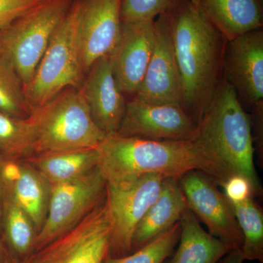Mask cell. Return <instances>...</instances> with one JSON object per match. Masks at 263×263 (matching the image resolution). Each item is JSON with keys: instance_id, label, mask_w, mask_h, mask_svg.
I'll list each match as a JSON object with an SVG mask.
<instances>
[{"instance_id": "17", "label": "cell", "mask_w": 263, "mask_h": 263, "mask_svg": "<svg viewBox=\"0 0 263 263\" xmlns=\"http://www.w3.org/2000/svg\"><path fill=\"white\" fill-rule=\"evenodd\" d=\"M6 192L32 219L37 233L42 228L51 194V184L27 161L6 160Z\"/></svg>"}, {"instance_id": "5", "label": "cell", "mask_w": 263, "mask_h": 263, "mask_svg": "<svg viewBox=\"0 0 263 263\" xmlns=\"http://www.w3.org/2000/svg\"><path fill=\"white\" fill-rule=\"evenodd\" d=\"M83 0H73L53 34L32 79L24 86L31 108H41L67 88H80L84 78L79 37Z\"/></svg>"}, {"instance_id": "14", "label": "cell", "mask_w": 263, "mask_h": 263, "mask_svg": "<svg viewBox=\"0 0 263 263\" xmlns=\"http://www.w3.org/2000/svg\"><path fill=\"white\" fill-rule=\"evenodd\" d=\"M153 52L136 98L150 103L181 105V85L172 32L165 13L155 20ZM134 98V97H133Z\"/></svg>"}, {"instance_id": "19", "label": "cell", "mask_w": 263, "mask_h": 263, "mask_svg": "<svg viewBox=\"0 0 263 263\" xmlns=\"http://www.w3.org/2000/svg\"><path fill=\"white\" fill-rule=\"evenodd\" d=\"M200 8L227 41L262 29L263 0H201Z\"/></svg>"}, {"instance_id": "22", "label": "cell", "mask_w": 263, "mask_h": 263, "mask_svg": "<svg viewBox=\"0 0 263 263\" xmlns=\"http://www.w3.org/2000/svg\"><path fill=\"white\" fill-rule=\"evenodd\" d=\"M2 231L10 252L22 260L34 252L37 231L32 219L7 193L3 206Z\"/></svg>"}, {"instance_id": "26", "label": "cell", "mask_w": 263, "mask_h": 263, "mask_svg": "<svg viewBox=\"0 0 263 263\" xmlns=\"http://www.w3.org/2000/svg\"><path fill=\"white\" fill-rule=\"evenodd\" d=\"M0 111L13 117L27 118L32 114L24 85L16 72L0 60Z\"/></svg>"}, {"instance_id": "20", "label": "cell", "mask_w": 263, "mask_h": 263, "mask_svg": "<svg viewBox=\"0 0 263 263\" xmlns=\"http://www.w3.org/2000/svg\"><path fill=\"white\" fill-rule=\"evenodd\" d=\"M179 245L167 263H219L231 252L221 240L207 233L190 209L179 221Z\"/></svg>"}, {"instance_id": "16", "label": "cell", "mask_w": 263, "mask_h": 263, "mask_svg": "<svg viewBox=\"0 0 263 263\" xmlns=\"http://www.w3.org/2000/svg\"><path fill=\"white\" fill-rule=\"evenodd\" d=\"M86 73L79 89L93 120L105 136L117 134L127 101L114 77L109 56L95 62Z\"/></svg>"}, {"instance_id": "24", "label": "cell", "mask_w": 263, "mask_h": 263, "mask_svg": "<svg viewBox=\"0 0 263 263\" xmlns=\"http://www.w3.org/2000/svg\"><path fill=\"white\" fill-rule=\"evenodd\" d=\"M34 130L30 116L13 117L0 111V153L6 160H22L34 154Z\"/></svg>"}, {"instance_id": "12", "label": "cell", "mask_w": 263, "mask_h": 263, "mask_svg": "<svg viewBox=\"0 0 263 263\" xmlns=\"http://www.w3.org/2000/svg\"><path fill=\"white\" fill-rule=\"evenodd\" d=\"M155 21L122 23L120 37L108 55L114 77L124 95L136 96L155 44Z\"/></svg>"}, {"instance_id": "13", "label": "cell", "mask_w": 263, "mask_h": 263, "mask_svg": "<svg viewBox=\"0 0 263 263\" xmlns=\"http://www.w3.org/2000/svg\"><path fill=\"white\" fill-rule=\"evenodd\" d=\"M223 74L250 108L263 105L262 29L228 41Z\"/></svg>"}, {"instance_id": "31", "label": "cell", "mask_w": 263, "mask_h": 263, "mask_svg": "<svg viewBox=\"0 0 263 263\" xmlns=\"http://www.w3.org/2000/svg\"><path fill=\"white\" fill-rule=\"evenodd\" d=\"M243 257L241 255L240 249L233 250L227 254L223 258L221 263H243Z\"/></svg>"}, {"instance_id": "34", "label": "cell", "mask_w": 263, "mask_h": 263, "mask_svg": "<svg viewBox=\"0 0 263 263\" xmlns=\"http://www.w3.org/2000/svg\"><path fill=\"white\" fill-rule=\"evenodd\" d=\"M190 1H191V3H193L194 5L197 7V8H200V4L201 0H190Z\"/></svg>"}, {"instance_id": "30", "label": "cell", "mask_w": 263, "mask_h": 263, "mask_svg": "<svg viewBox=\"0 0 263 263\" xmlns=\"http://www.w3.org/2000/svg\"><path fill=\"white\" fill-rule=\"evenodd\" d=\"M5 163L6 159L0 153V233H2V219L3 206L6 196V181H5Z\"/></svg>"}, {"instance_id": "11", "label": "cell", "mask_w": 263, "mask_h": 263, "mask_svg": "<svg viewBox=\"0 0 263 263\" xmlns=\"http://www.w3.org/2000/svg\"><path fill=\"white\" fill-rule=\"evenodd\" d=\"M197 123L179 104L150 103L133 98L117 135L154 141H194Z\"/></svg>"}, {"instance_id": "32", "label": "cell", "mask_w": 263, "mask_h": 263, "mask_svg": "<svg viewBox=\"0 0 263 263\" xmlns=\"http://www.w3.org/2000/svg\"><path fill=\"white\" fill-rule=\"evenodd\" d=\"M8 261V252L3 242L0 240V263H7Z\"/></svg>"}, {"instance_id": "23", "label": "cell", "mask_w": 263, "mask_h": 263, "mask_svg": "<svg viewBox=\"0 0 263 263\" xmlns=\"http://www.w3.org/2000/svg\"><path fill=\"white\" fill-rule=\"evenodd\" d=\"M243 235L240 249L243 260L263 262V212L253 197L231 203Z\"/></svg>"}, {"instance_id": "29", "label": "cell", "mask_w": 263, "mask_h": 263, "mask_svg": "<svg viewBox=\"0 0 263 263\" xmlns=\"http://www.w3.org/2000/svg\"><path fill=\"white\" fill-rule=\"evenodd\" d=\"M224 195L231 203L240 202L254 197L253 190L248 180L242 176H233L221 185Z\"/></svg>"}, {"instance_id": "4", "label": "cell", "mask_w": 263, "mask_h": 263, "mask_svg": "<svg viewBox=\"0 0 263 263\" xmlns=\"http://www.w3.org/2000/svg\"><path fill=\"white\" fill-rule=\"evenodd\" d=\"M34 154L97 148L105 139L79 88H67L30 115Z\"/></svg>"}, {"instance_id": "10", "label": "cell", "mask_w": 263, "mask_h": 263, "mask_svg": "<svg viewBox=\"0 0 263 263\" xmlns=\"http://www.w3.org/2000/svg\"><path fill=\"white\" fill-rule=\"evenodd\" d=\"M188 209L201 221L213 236L230 249H241L243 235L233 207L215 181L202 171H189L179 179Z\"/></svg>"}, {"instance_id": "8", "label": "cell", "mask_w": 263, "mask_h": 263, "mask_svg": "<svg viewBox=\"0 0 263 263\" xmlns=\"http://www.w3.org/2000/svg\"><path fill=\"white\" fill-rule=\"evenodd\" d=\"M107 182L98 167L76 179L51 185L46 219L34 252L74 228L106 194Z\"/></svg>"}, {"instance_id": "3", "label": "cell", "mask_w": 263, "mask_h": 263, "mask_svg": "<svg viewBox=\"0 0 263 263\" xmlns=\"http://www.w3.org/2000/svg\"><path fill=\"white\" fill-rule=\"evenodd\" d=\"M97 167L107 183L147 174L179 179L189 171H202L213 179V171L195 141H154L112 135L96 148Z\"/></svg>"}, {"instance_id": "9", "label": "cell", "mask_w": 263, "mask_h": 263, "mask_svg": "<svg viewBox=\"0 0 263 263\" xmlns=\"http://www.w3.org/2000/svg\"><path fill=\"white\" fill-rule=\"evenodd\" d=\"M164 179L160 175L147 174L107 183L112 228L109 256L121 257L131 253L137 226L160 195Z\"/></svg>"}, {"instance_id": "27", "label": "cell", "mask_w": 263, "mask_h": 263, "mask_svg": "<svg viewBox=\"0 0 263 263\" xmlns=\"http://www.w3.org/2000/svg\"><path fill=\"white\" fill-rule=\"evenodd\" d=\"M180 0H122V23L155 21Z\"/></svg>"}, {"instance_id": "7", "label": "cell", "mask_w": 263, "mask_h": 263, "mask_svg": "<svg viewBox=\"0 0 263 263\" xmlns=\"http://www.w3.org/2000/svg\"><path fill=\"white\" fill-rule=\"evenodd\" d=\"M111 219L106 194L72 229L36 251L28 263H103L109 255Z\"/></svg>"}, {"instance_id": "25", "label": "cell", "mask_w": 263, "mask_h": 263, "mask_svg": "<svg viewBox=\"0 0 263 263\" xmlns=\"http://www.w3.org/2000/svg\"><path fill=\"white\" fill-rule=\"evenodd\" d=\"M180 232L179 221L138 250L124 257H112L108 255L103 263H164L179 243Z\"/></svg>"}, {"instance_id": "6", "label": "cell", "mask_w": 263, "mask_h": 263, "mask_svg": "<svg viewBox=\"0 0 263 263\" xmlns=\"http://www.w3.org/2000/svg\"><path fill=\"white\" fill-rule=\"evenodd\" d=\"M72 2L43 0L0 31V60L14 70L24 86L32 79Z\"/></svg>"}, {"instance_id": "1", "label": "cell", "mask_w": 263, "mask_h": 263, "mask_svg": "<svg viewBox=\"0 0 263 263\" xmlns=\"http://www.w3.org/2000/svg\"><path fill=\"white\" fill-rule=\"evenodd\" d=\"M164 13L172 32L181 105L197 124L222 79L228 41L190 0H180Z\"/></svg>"}, {"instance_id": "15", "label": "cell", "mask_w": 263, "mask_h": 263, "mask_svg": "<svg viewBox=\"0 0 263 263\" xmlns=\"http://www.w3.org/2000/svg\"><path fill=\"white\" fill-rule=\"evenodd\" d=\"M122 0H83L79 37L85 74L113 51L122 31Z\"/></svg>"}, {"instance_id": "18", "label": "cell", "mask_w": 263, "mask_h": 263, "mask_svg": "<svg viewBox=\"0 0 263 263\" xmlns=\"http://www.w3.org/2000/svg\"><path fill=\"white\" fill-rule=\"evenodd\" d=\"M187 209V202L179 179L164 178L160 195L137 226L131 252L171 229L179 222L183 213Z\"/></svg>"}, {"instance_id": "2", "label": "cell", "mask_w": 263, "mask_h": 263, "mask_svg": "<svg viewBox=\"0 0 263 263\" xmlns=\"http://www.w3.org/2000/svg\"><path fill=\"white\" fill-rule=\"evenodd\" d=\"M213 171V179L222 184L233 176L248 180L254 196L262 189L255 167V152L250 116L224 77L212 102L197 124L196 138Z\"/></svg>"}, {"instance_id": "33", "label": "cell", "mask_w": 263, "mask_h": 263, "mask_svg": "<svg viewBox=\"0 0 263 263\" xmlns=\"http://www.w3.org/2000/svg\"><path fill=\"white\" fill-rule=\"evenodd\" d=\"M7 263H28L27 259H24V260H16V259H13V260L10 261L8 259V262Z\"/></svg>"}, {"instance_id": "28", "label": "cell", "mask_w": 263, "mask_h": 263, "mask_svg": "<svg viewBox=\"0 0 263 263\" xmlns=\"http://www.w3.org/2000/svg\"><path fill=\"white\" fill-rule=\"evenodd\" d=\"M43 0H0V31L8 27Z\"/></svg>"}, {"instance_id": "21", "label": "cell", "mask_w": 263, "mask_h": 263, "mask_svg": "<svg viewBox=\"0 0 263 263\" xmlns=\"http://www.w3.org/2000/svg\"><path fill=\"white\" fill-rule=\"evenodd\" d=\"M98 160L96 148L33 155L25 159L51 185L88 174L97 167Z\"/></svg>"}]
</instances>
